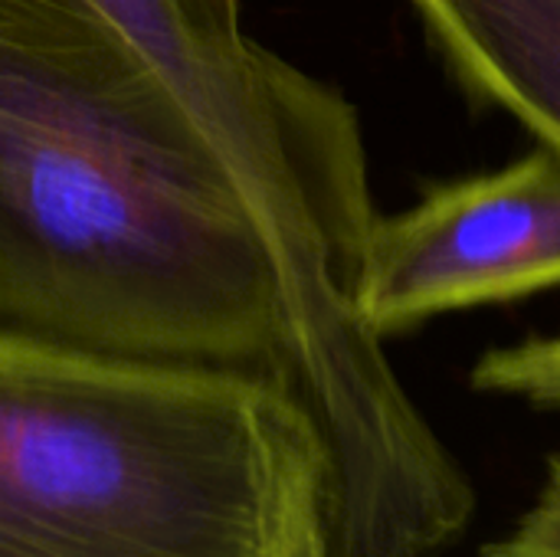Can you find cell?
<instances>
[{
    "label": "cell",
    "mask_w": 560,
    "mask_h": 557,
    "mask_svg": "<svg viewBox=\"0 0 560 557\" xmlns=\"http://www.w3.org/2000/svg\"><path fill=\"white\" fill-rule=\"evenodd\" d=\"M463 85L560 151V0H413Z\"/></svg>",
    "instance_id": "obj_5"
},
{
    "label": "cell",
    "mask_w": 560,
    "mask_h": 557,
    "mask_svg": "<svg viewBox=\"0 0 560 557\" xmlns=\"http://www.w3.org/2000/svg\"><path fill=\"white\" fill-rule=\"evenodd\" d=\"M560 286V151L453 181L420 204L377 217L361 318L381 338L427 318L512 302Z\"/></svg>",
    "instance_id": "obj_4"
},
{
    "label": "cell",
    "mask_w": 560,
    "mask_h": 557,
    "mask_svg": "<svg viewBox=\"0 0 560 557\" xmlns=\"http://www.w3.org/2000/svg\"><path fill=\"white\" fill-rule=\"evenodd\" d=\"M479 557H560V456L551 460L545 489L528 515Z\"/></svg>",
    "instance_id": "obj_7"
},
{
    "label": "cell",
    "mask_w": 560,
    "mask_h": 557,
    "mask_svg": "<svg viewBox=\"0 0 560 557\" xmlns=\"http://www.w3.org/2000/svg\"><path fill=\"white\" fill-rule=\"evenodd\" d=\"M0 335L285 384L282 282L246 197L82 0H0Z\"/></svg>",
    "instance_id": "obj_1"
},
{
    "label": "cell",
    "mask_w": 560,
    "mask_h": 557,
    "mask_svg": "<svg viewBox=\"0 0 560 557\" xmlns=\"http://www.w3.org/2000/svg\"><path fill=\"white\" fill-rule=\"evenodd\" d=\"M331 545V453L279 378L0 335V557Z\"/></svg>",
    "instance_id": "obj_2"
},
{
    "label": "cell",
    "mask_w": 560,
    "mask_h": 557,
    "mask_svg": "<svg viewBox=\"0 0 560 557\" xmlns=\"http://www.w3.org/2000/svg\"><path fill=\"white\" fill-rule=\"evenodd\" d=\"M177 92L246 197L279 269L285 345L305 368L358 358L377 223L354 108L246 36L240 0H82Z\"/></svg>",
    "instance_id": "obj_3"
},
{
    "label": "cell",
    "mask_w": 560,
    "mask_h": 557,
    "mask_svg": "<svg viewBox=\"0 0 560 557\" xmlns=\"http://www.w3.org/2000/svg\"><path fill=\"white\" fill-rule=\"evenodd\" d=\"M472 387L560 414V335L482 355L472 368Z\"/></svg>",
    "instance_id": "obj_6"
}]
</instances>
